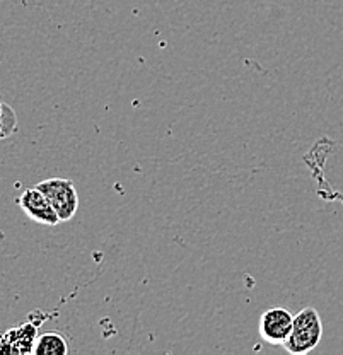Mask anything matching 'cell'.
Listing matches in <instances>:
<instances>
[{
	"mask_svg": "<svg viewBox=\"0 0 343 355\" xmlns=\"http://www.w3.org/2000/svg\"><path fill=\"white\" fill-rule=\"evenodd\" d=\"M323 336V323L315 308H304L294 314L292 331L283 343V349L292 355H304L319 345Z\"/></svg>",
	"mask_w": 343,
	"mask_h": 355,
	"instance_id": "cell-1",
	"label": "cell"
},
{
	"mask_svg": "<svg viewBox=\"0 0 343 355\" xmlns=\"http://www.w3.org/2000/svg\"><path fill=\"white\" fill-rule=\"evenodd\" d=\"M36 187L50 200L62 222H67L76 216L79 209V195L69 178H48L39 181Z\"/></svg>",
	"mask_w": 343,
	"mask_h": 355,
	"instance_id": "cell-2",
	"label": "cell"
},
{
	"mask_svg": "<svg viewBox=\"0 0 343 355\" xmlns=\"http://www.w3.org/2000/svg\"><path fill=\"white\" fill-rule=\"evenodd\" d=\"M294 314L289 309L272 308L260 318V335L270 345H283L292 331Z\"/></svg>",
	"mask_w": 343,
	"mask_h": 355,
	"instance_id": "cell-3",
	"label": "cell"
},
{
	"mask_svg": "<svg viewBox=\"0 0 343 355\" xmlns=\"http://www.w3.org/2000/svg\"><path fill=\"white\" fill-rule=\"evenodd\" d=\"M17 203H19V207L23 209L26 216L29 219L38 222V224L57 225L58 222H62L57 210L53 209L50 200L45 197V193L38 187L24 190L23 195L17 198Z\"/></svg>",
	"mask_w": 343,
	"mask_h": 355,
	"instance_id": "cell-4",
	"label": "cell"
},
{
	"mask_svg": "<svg viewBox=\"0 0 343 355\" xmlns=\"http://www.w3.org/2000/svg\"><path fill=\"white\" fill-rule=\"evenodd\" d=\"M38 330L33 323H23L0 335V354H35Z\"/></svg>",
	"mask_w": 343,
	"mask_h": 355,
	"instance_id": "cell-5",
	"label": "cell"
},
{
	"mask_svg": "<svg viewBox=\"0 0 343 355\" xmlns=\"http://www.w3.org/2000/svg\"><path fill=\"white\" fill-rule=\"evenodd\" d=\"M69 352L67 340L57 331H48L38 336L35 345L36 355H65Z\"/></svg>",
	"mask_w": 343,
	"mask_h": 355,
	"instance_id": "cell-6",
	"label": "cell"
},
{
	"mask_svg": "<svg viewBox=\"0 0 343 355\" xmlns=\"http://www.w3.org/2000/svg\"><path fill=\"white\" fill-rule=\"evenodd\" d=\"M17 130V114L7 103L0 101V140L7 139Z\"/></svg>",
	"mask_w": 343,
	"mask_h": 355,
	"instance_id": "cell-7",
	"label": "cell"
}]
</instances>
